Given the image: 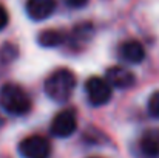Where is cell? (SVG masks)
I'll use <instances>...</instances> for the list:
<instances>
[{
	"instance_id": "1",
	"label": "cell",
	"mask_w": 159,
	"mask_h": 158,
	"mask_svg": "<svg viewBox=\"0 0 159 158\" xmlns=\"http://www.w3.org/2000/svg\"><path fill=\"white\" fill-rule=\"evenodd\" d=\"M76 84V74L70 68H57L45 79L43 90L50 99L56 103H65L73 95Z\"/></svg>"
},
{
	"instance_id": "2",
	"label": "cell",
	"mask_w": 159,
	"mask_h": 158,
	"mask_svg": "<svg viewBox=\"0 0 159 158\" xmlns=\"http://www.w3.org/2000/svg\"><path fill=\"white\" fill-rule=\"evenodd\" d=\"M31 98L20 85L8 82L0 87V107L6 113L22 116L31 110Z\"/></svg>"
},
{
	"instance_id": "3",
	"label": "cell",
	"mask_w": 159,
	"mask_h": 158,
	"mask_svg": "<svg viewBox=\"0 0 159 158\" xmlns=\"http://www.w3.org/2000/svg\"><path fill=\"white\" fill-rule=\"evenodd\" d=\"M85 93L88 98V103L94 107L105 105L113 95V87L99 76H91L85 82Z\"/></svg>"
},
{
	"instance_id": "4",
	"label": "cell",
	"mask_w": 159,
	"mask_h": 158,
	"mask_svg": "<svg viewBox=\"0 0 159 158\" xmlns=\"http://www.w3.org/2000/svg\"><path fill=\"white\" fill-rule=\"evenodd\" d=\"M19 152L23 158H48L51 144L42 135H30L19 143Z\"/></svg>"
},
{
	"instance_id": "5",
	"label": "cell",
	"mask_w": 159,
	"mask_h": 158,
	"mask_svg": "<svg viewBox=\"0 0 159 158\" xmlns=\"http://www.w3.org/2000/svg\"><path fill=\"white\" fill-rule=\"evenodd\" d=\"M76 129H77V118L76 113L70 108L56 113L50 126V132L56 138H68L76 132Z\"/></svg>"
},
{
	"instance_id": "6",
	"label": "cell",
	"mask_w": 159,
	"mask_h": 158,
	"mask_svg": "<svg viewBox=\"0 0 159 158\" xmlns=\"http://www.w3.org/2000/svg\"><path fill=\"white\" fill-rule=\"evenodd\" d=\"M105 79L111 87L120 89V90L131 89L134 85V82H136L134 74L128 68H125L122 65H113V67H110L105 73Z\"/></svg>"
},
{
	"instance_id": "7",
	"label": "cell",
	"mask_w": 159,
	"mask_h": 158,
	"mask_svg": "<svg viewBox=\"0 0 159 158\" xmlns=\"http://www.w3.org/2000/svg\"><path fill=\"white\" fill-rule=\"evenodd\" d=\"M117 56L127 64H141L145 59V48L136 39H128L122 42L117 48Z\"/></svg>"
},
{
	"instance_id": "8",
	"label": "cell",
	"mask_w": 159,
	"mask_h": 158,
	"mask_svg": "<svg viewBox=\"0 0 159 158\" xmlns=\"http://www.w3.org/2000/svg\"><path fill=\"white\" fill-rule=\"evenodd\" d=\"M56 6H57L56 0H26L25 9L31 20L40 22L53 14L56 11Z\"/></svg>"
},
{
	"instance_id": "9",
	"label": "cell",
	"mask_w": 159,
	"mask_h": 158,
	"mask_svg": "<svg viewBox=\"0 0 159 158\" xmlns=\"http://www.w3.org/2000/svg\"><path fill=\"white\" fill-rule=\"evenodd\" d=\"M139 152L144 158H159V129H150L139 138Z\"/></svg>"
},
{
	"instance_id": "10",
	"label": "cell",
	"mask_w": 159,
	"mask_h": 158,
	"mask_svg": "<svg viewBox=\"0 0 159 158\" xmlns=\"http://www.w3.org/2000/svg\"><path fill=\"white\" fill-rule=\"evenodd\" d=\"M66 41V36L65 33H62L60 30H53V28H48V30H43L37 34V44L43 48H56V47H60L62 44H65Z\"/></svg>"
},
{
	"instance_id": "11",
	"label": "cell",
	"mask_w": 159,
	"mask_h": 158,
	"mask_svg": "<svg viewBox=\"0 0 159 158\" xmlns=\"http://www.w3.org/2000/svg\"><path fill=\"white\" fill-rule=\"evenodd\" d=\"M93 34V25L90 22H84V23H79L73 28V33L70 36V42L73 47H79L85 42L90 41Z\"/></svg>"
},
{
	"instance_id": "12",
	"label": "cell",
	"mask_w": 159,
	"mask_h": 158,
	"mask_svg": "<svg viewBox=\"0 0 159 158\" xmlns=\"http://www.w3.org/2000/svg\"><path fill=\"white\" fill-rule=\"evenodd\" d=\"M17 54H19L17 47L14 44H11V42H6L0 48V60L2 62H11V60H14L17 57Z\"/></svg>"
},
{
	"instance_id": "13",
	"label": "cell",
	"mask_w": 159,
	"mask_h": 158,
	"mask_svg": "<svg viewBox=\"0 0 159 158\" xmlns=\"http://www.w3.org/2000/svg\"><path fill=\"white\" fill-rule=\"evenodd\" d=\"M147 108H148L150 116H153L155 119H159V90L150 95L148 103H147Z\"/></svg>"
},
{
	"instance_id": "14",
	"label": "cell",
	"mask_w": 159,
	"mask_h": 158,
	"mask_svg": "<svg viewBox=\"0 0 159 158\" xmlns=\"http://www.w3.org/2000/svg\"><path fill=\"white\" fill-rule=\"evenodd\" d=\"M90 0H65L66 6L71 8V9H80V8H85L88 5Z\"/></svg>"
},
{
	"instance_id": "15",
	"label": "cell",
	"mask_w": 159,
	"mask_h": 158,
	"mask_svg": "<svg viewBox=\"0 0 159 158\" xmlns=\"http://www.w3.org/2000/svg\"><path fill=\"white\" fill-rule=\"evenodd\" d=\"M8 22H9V14H8L6 8H5L3 5H0V31H2L3 28H6Z\"/></svg>"
},
{
	"instance_id": "16",
	"label": "cell",
	"mask_w": 159,
	"mask_h": 158,
	"mask_svg": "<svg viewBox=\"0 0 159 158\" xmlns=\"http://www.w3.org/2000/svg\"><path fill=\"white\" fill-rule=\"evenodd\" d=\"M91 158H99V157H91Z\"/></svg>"
}]
</instances>
